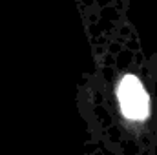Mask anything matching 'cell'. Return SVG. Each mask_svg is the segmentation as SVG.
<instances>
[{"label": "cell", "instance_id": "6da1fadb", "mask_svg": "<svg viewBox=\"0 0 157 155\" xmlns=\"http://www.w3.org/2000/svg\"><path fill=\"white\" fill-rule=\"evenodd\" d=\"M117 100L122 119L132 122V126H139L150 119V95L135 75L122 77L117 88Z\"/></svg>", "mask_w": 157, "mask_h": 155}]
</instances>
